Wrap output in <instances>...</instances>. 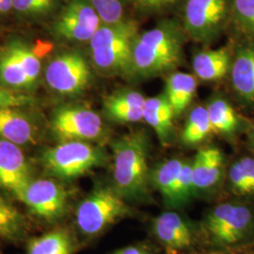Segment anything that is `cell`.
I'll list each match as a JSON object with an SVG mask.
<instances>
[{
    "label": "cell",
    "mask_w": 254,
    "mask_h": 254,
    "mask_svg": "<svg viewBox=\"0 0 254 254\" xmlns=\"http://www.w3.org/2000/svg\"><path fill=\"white\" fill-rule=\"evenodd\" d=\"M146 99L141 92L135 90L117 91L105 99V113L108 118L117 123H137L143 120Z\"/></svg>",
    "instance_id": "cell-14"
},
{
    "label": "cell",
    "mask_w": 254,
    "mask_h": 254,
    "mask_svg": "<svg viewBox=\"0 0 254 254\" xmlns=\"http://www.w3.org/2000/svg\"></svg>",
    "instance_id": "cell-41"
},
{
    "label": "cell",
    "mask_w": 254,
    "mask_h": 254,
    "mask_svg": "<svg viewBox=\"0 0 254 254\" xmlns=\"http://www.w3.org/2000/svg\"><path fill=\"white\" fill-rule=\"evenodd\" d=\"M188 36L178 16H165L136 37L129 79L135 81L171 73L184 60Z\"/></svg>",
    "instance_id": "cell-1"
},
{
    "label": "cell",
    "mask_w": 254,
    "mask_h": 254,
    "mask_svg": "<svg viewBox=\"0 0 254 254\" xmlns=\"http://www.w3.org/2000/svg\"><path fill=\"white\" fill-rule=\"evenodd\" d=\"M0 137L16 145H29L36 141V128L14 108H0Z\"/></svg>",
    "instance_id": "cell-19"
},
{
    "label": "cell",
    "mask_w": 254,
    "mask_h": 254,
    "mask_svg": "<svg viewBox=\"0 0 254 254\" xmlns=\"http://www.w3.org/2000/svg\"><path fill=\"white\" fill-rule=\"evenodd\" d=\"M196 191L191 161H185L175 187L173 205H181L187 202Z\"/></svg>",
    "instance_id": "cell-33"
},
{
    "label": "cell",
    "mask_w": 254,
    "mask_h": 254,
    "mask_svg": "<svg viewBox=\"0 0 254 254\" xmlns=\"http://www.w3.org/2000/svg\"><path fill=\"white\" fill-rule=\"evenodd\" d=\"M91 69L86 59L78 52L58 56L46 72L48 86L63 95H76L85 91L91 81Z\"/></svg>",
    "instance_id": "cell-10"
},
{
    "label": "cell",
    "mask_w": 254,
    "mask_h": 254,
    "mask_svg": "<svg viewBox=\"0 0 254 254\" xmlns=\"http://www.w3.org/2000/svg\"><path fill=\"white\" fill-rule=\"evenodd\" d=\"M20 200L39 218L55 221L65 213L68 193L62 185L54 180H32Z\"/></svg>",
    "instance_id": "cell-11"
},
{
    "label": "cell",
    "mask_w": 254,
    "mask_h": 254,
    "mask_svg": "<svg viewBox=\"0 0 254 254\" xmlns=\"http://www.w3.org/2000/svg\"><path fill=\"white\" fill-rule=\"evenodd\" d=\"M213 132L206 107L198 106L191 110L182 131V141L195 145L203 141Z\"/></svg>",
    "instance_id": "cell-25"
},
{
    "label": "cell",
    "mask_w": 254,
    "mask_h": 254,
    "mask_svg": "<svg viewBox=\"0 0 254 254\" xmlns=\"http://www.w3.org/2000/svg\"><path fill=\"white\" fill-rule=\"evenodd\" d=\"M13 9V0H0V14H6Z\"/></svg>",
    "instance_id": "cell-36"
},
{
    "label": "cell",
    "mask_w": 254,
    "mask_h": 254,
    "mask_svg": "<svg viewBox=\"0 0 254 254\" xmlns=\"http://www.w3.org/2000/svg\"><path fill=\"white\" fill-rule=\"evenodd\" d=\"M250 141H251V146L254 151V124L253 128L251 130V136H250Z\"/></svg>",
    "instance_id": "cell-38"
},
{
    "label": "cell",
    "mask_w": 254,
    "mask_h": 254,
    "mask_svg": "<svg viewBox=\"0 0 254 254\" xmlns=\"http://www.w3.org/2000/svg\"><path fill=\"white\" fill-rule=\"evenodd\" d=\"M55 136L64 141H91L100 138L105 133L100 115L92 109L73 106L58 109L52 120Z\"/></svg>",
    "instance_id": "cell-9"
},
{
    "label": "cell",
    "mask_w": 254,
    "mask_h": 254,
    "mask_svg": "<svg viewBox=\"0 0 254 254\" xmlns=\"http://www.w3.org/2000/svg\"><path fill=\"white\" fill-rule=\"evenodd\" d=\"M32 180L30 166L20 146L0 137V188L20 200Z\"/></svg>",
    "instance_id": "cell-12"
},
{
    "label": "cell",
    "mask_w": 254,
    "mask_h": 254,
    "mask_svg": "<svg viewBox=\"0 0 254 254\" xmlns=\"http://www.w3.org/2000/svg\"><path fill=\"white\" fill-rule=\"evenodd\" d=\"M139 32V23L133 16L112 24H102L90 41L95 69L105 75H124L128 78L133 47Z\"/></svg>",
    "instance_id": "cell-3"
},
{
    "label": "cell",
    "mask_w": 254,
    "mask_h": 254,
    "mask_svg": "<svg viewBox=\"0 0 254 254\" xmlns=\"http://www.w3.org/2000/svg\"><path fill=\"white\" fill-rule=\"evenodd\" d=\"M241 254H254V250L247 251V252H244V253H242Z\"/></svg>",
    "instance_id": "cell-39"
},
{
    "label": "cell",
    "mask_w": 254,
    "mask_h": 254,
    "mask_svg": "<svg viewBox=\"0 0 254 254\" xmlns=\"http://www.w3.org/2000/svg\"><path fill=\"white\" fill-rule=\"evenodd\" d=\"M234 0H184L178 17L188 38L211 44L230 27Z\"/></svg>",
    "instance_id": "cell-4"
},
{
    "label": "cell",
    "mask_w": 254,
    "mask_h": 254,
    "mask_svg": "<svg viewBox=\"0 0 254 254\" xmlns=\"http://www.w3.org/2000/svg\"><path fill=\"white\" fill-rule=\"evenodd\" d=\"M102 24H112L132 16L133 0H89Z\"/></svg>",
    "instance_id": "cell-29"
},
{
    "label": "cell",
    "mask_w": 254,
    "mask_h": 254,
    "mask_svg": "<svg viewBox=\"0 0 254 254\" xmlns=\"http://www.w3.org/2000/svg\"><path fill=\"white\" fill-rule=\"evenodd\" d=\"M233 56L226 47L197 52L192 60L194 75L204 82H216L230 73Z\"/></svg>",
    "instance_id": "cell-16"
},
{
    "label": "cell",
    "mask_w": 254,
    "mask_h": 254,
    "mask_svg": "<svg viewBox=\"0 0 254 254\" xmlns=\"http://www.w3.org/2000/svg\"><path fill=\"white\" fill-rule=\"evenodd\" d=\"M230 27L254 41V0H234Z\"/></svg>",
    "instance_id": "cell-30"
},
{
    "label": "cell",
    "mask_w": 254,
    "mask_h": 254,
    "mask_svg": "<svg viewBox=\"0 0 254 254\" xmlns=\"http://www.w3.org/2000/svg\"><path fill=\"white\" fill-rule=\"evenodd\" d=\"M34 101L32 98L17 94L9 90L0 89V108H17L32 104Z\"/></svg>",
    "instance_id": "cell-34"
},
{
    "label": "cell",
    "mask_w": 254,
    "mask_h": 254,
    "mask_svg": "<svg viewBox=\"0 0 254 254\" xmlns=\"http://www.w3.org/2000/svg\"><path fill=\"white\" fill-rule=\"evenodd\" d=\"M62 0H13V10L23 18H44L59 9Z\"/></svg>",
    "instance_id": "cell-31"
},
{
    "label": "cell",
    "mask_w": 254,
    "mask_h": 254,
    "mask_svg": "<svg viewBox=\"0 0 254 254\" xmlns=\"http://www.w3.org/2000/svg\"><path fill=\"white\" fill-rule=\"evenodd\" d=\"M206 109L213 132L224 136H232L236 133L240 126V121L230 102L217 96L209 101Z\"/></svg>",
    "instance_id": "cell-21"
},
{
    "label": "cell",
    "mask_w": 254,
    "mask_h": 254,
    "mask_svg": "<svg viewBox=\"0 0 254 254\" xmlns=\"http://www.w3.org/2000/svg\"><path fill=\"white\" fill-rule=\"evenodd\" d=\"M229 73L237 100L245 107H254V43L237 47Z\"/></svg>",
    "instance_id": "cell-13"
},
{
    "label": "cell",
    "mask_w": 254,
    "mask_h": 254,
    "mask_svg": "<svg viewBox=\"0 0 254 254\" xmlns=\"http://www.w3.org/2000/svg\"><path fill=\"white\" fill-rule=\"evenodd\" d=\"M102 21L89 0H66L53 26L58 38L72 43H87L98 30Z\"/></svg>",
    "instance_id": "cell-8"
},
{
    "label": "cell",
    "mask_w": 254,
    "mask_h": 254,
    "mask_svg": "<svg viewBox=\"0 0 254 254\" xmlns=\"http://www.w3.org/2000/svg\"><path fill=\"white\" fill-rule=\"evenodd\" d=\"M184 0H133V11L140 17H165L179 13Z\"/></svg>",
    "instance_id": "cell-28"
},
{
    "label": "cell",
    "mask_w": 254,
    "mask_h": 254,
    "mask_svg": "<svg viewBox=\"0 0 254 254\" xmlns=\"http://www.w3.org/2000/svg\"><path fill=\"white\" fill-rule=\"evenodd\" d=\"M10 46L17 56L19 62L23 66L27 78L32 86L41 73V63L39 57L33 52L32 49L22 43L14 42Z\"/></svg>",
    "instance_id": "cell-32"
},
{
    "label": "cell",
    "mask_w": 254,
    "mask_h": 254,
    "mask_svg": "<svg viewBox=\"0 0 254 254\" xmlns=\"http://www.w3.org/2000/svg\"><path fill=\"white\" fill-rule=\"evenodd\" d=\"M130 213V207L118 192L104 187L95 189L82 200L75 213V220L82 234L97 236Z\"/></svg>",
    "instance_id": "cell-5"
},
{
    "label": "cell",
    "mask_w": 254,
    "mask_h": 254,
    "mask_svg": "<svg viewBox=\"0 0 254 254\" xmlns=\"http://www.w3.org/2000/svg\"><path fill=\"white\" fill-rule=\"evenodd\" d=\"M185 160L171 158L159 164L151 174V181L162 194L165 200L173 205L175 187Z\"/></svg>",
    "instance_id": "cell-22"
},
{
    "label": "cell",
    "mask_w": 254,
    "mask_h": 254,
    "mask_svg": "<svg viewBox=\"0 0 254 254\" xmlns=\"http://www.w3.org/2000/svg\"><path fill=\"white\" fill-rule=\"evenodd\" d=\"M230 189L238 196L254 195V158L242 157L231 166L228 174Z\"/></svg>",
    "instance_id": "cell-24"
},
{
    "label": "cell",
    "mask_w": 254,
    "mask_h": 254,
    "mask_svg": "<svg viewBox=\"0 0 254 254\" xmlns=\"http://www.w3.org/2000/svg\"><path fill=\"white\" fill-rule=\"evenodd\" d=\"M196 190H209L218 185L224 172V155L214 146L200 150L191 160Z\"/></svg>",
    "instance_id": "cell-15"
},
{
    "label": "cell",
    "mask_w": 254,
    "mask_h": 254,
    "mask_svg": "<svg viewBox=\"0 0 254 254\" xmlns=\"http://www.w3.org/2000/svg\"><path fill=\"white\" fill-rule=\"evenodd\" d=\"M71 237L64 230H55L32 238L27 245V254H72Z\"/></svg>",
    "instance_id": "cell-23"
},
{
    "label": "cell",
    "mask_w": 254,
    "mask_h": 254,
    "mask_svg": "<svg viewBox=\"0 0 254 254\" xmlns=\"http://www.w3.org/2000/svg\"><path fill=\"white\" fill-rule=\"evenodd\" d=\"M114 190L128 200H143L148 195L149 138L143 131L120 136L112 143Z\"/></svg>",
    "instance_id": "cell-2"
},
{
    "label": "cell",
    "mask_w": 254,
    "mask_h": 254,
    "mask_svg": "<svg viewBox=\"0 0 254 254\" xmlns=\"http://www.w3.org/2000/svg\"><path fill=\"white\" fill-rule=\"evenodd\" d=\"M25 233V220L9 201L0 195V237L16 240Z\"/></svg>",
    "instance_id": "cell-27"
},
{
    "label": "cell",
    "mask_w": 254,
    "mask_h": 254,
    "mask_svg": "<svg viewBox=\"0 0 254 254\" xmlns=\"http://www.w3.org/2000/svg\"><path fill=\"white\" fill-rule=\"evenodd\" d=\"M103 162V152L88 141H64L43 154L46 172L65 180L82 176Z\"/></svg>",
    "instance_id": "cell-6"
},
{
    "label": "cell",
    "mask_w": 254,
    "mask_h": 254,
    "mask_svg": "<svg viewBox=\"0 0 254 254\" xmlns=\"http://www.w3.org/2000/svg\"><path fill=\"white\" fill-rule=\"evenodd\" d=\"M0 81L14 89H29L31 84L11 46L0 58Z\"/></svg>",
    "instance_id": "cell-26"
},
{
    "label": "cell",
    "mask_w": 254,
    "mask_h": 254,
    "mask_svg": "<svg viewBox=\"0 0 254 254\" xmlns=\"http://www.w3.org/2000/svg\"><path fill=\"white\" fill-rule=\"evenodd\" d=\"M174 117L173 107L165 92L146 99L143 120L154 129L160 142L164 145H169L173 141Z\"/></svg>",
    "instance_id": "cell-17"
},
{
    "label": "cell",
    "mask_w": 254,
    "mask_h": 254,
    "mask_svg": "<svg viewBox=\"0 0 254 254\" xmlns=\"http://www.w3.org/2000/svg\"><path fill=\"white\" fill-rule=\"evenodd\" d=\"M151 254V253H150V252H148V251L145 250V249H143V251L141 252V254Z\"/></svg>",
    "instance_id": "cell-40"
},
{
    "label": "cell",
    "mask_w": 254,
    "mask_h": 254,
    "mask_svg": "<svg viewBox=\"0 0 254 254\" xmlns=\"http://www.w3.org/2000/svg\"><path fill=\"white\" fill-rule=\"evenodd\" d=\"M51 47H52L51 45H49V44H46V43H43V44H42V46H36L34 48H33V49H32V50H33V52H34V53H35V54L40 58V57H42V56L46 55V53H48V52L51 50Z\"/></svg>",
    "instance_id": "cell-37"
},
{
    "label": "cell",
    "mask_w": 254,
    "mask_h": 254,
    "mask_svg": "<svg viewBox=\"0 0 254 254\" xmlns=\"http://www.w3.org/2000/svg\"><path fill=\"white\" fill-rule=\"evenodd\" d=\"M197 91V77L190 73L173 72L166 80L165 94L170 101L175 116L188 109Z\"/></svg>",
    "instance_id": "cell-20"
},
{
    "label": "cell",
    "mask_w": 254,
    "mask_h": 254,
    "mask_svg": "<svg viewBox=\"0 0 254 254\" xmlns=\"http://www.w3.org/2000/svg\"><path fill=\"white\" fill-rule=\"evenodd\" d=\"M254 225L253 209L242 203H222L206 217L204 226L212 240L221 246H234L245 240Z\"/></svg>",
    "instance_id": "cell-7"
},
{
    "label": "cell",
    "mask_w": 254,
    "mask_h": 254,
    "mask_svg": "<svg viewBox=\"0 0 254 254\" xmlns=\"http://www.w3.org/2000/svg\"><path fill=\"white\" fill-rule=\"evenodd\" d=\"M154 232L163 244L173 250H185L193 243L190 228L174 212H165L155 218Z\"/></svg>",
    "instance_id": "cell-18"
},
{
    "label": "cell",
    "mask_w": 254,
    "mask_h": 254,
    "mask_svg": "<svg viewBox=\"0 0 254 254\" xmlns=\"http://www.w3.org/2000/svg\"><path fill=\"white\" fill-rule=\"evenodd\" d=\"M142 251H143V248H139L136 246H130L125 249L119 250L113 254H140Z\"/></svg>",
    "instance_id": "cell-35"
}]
</instances>
